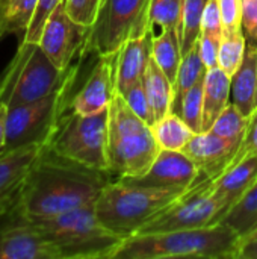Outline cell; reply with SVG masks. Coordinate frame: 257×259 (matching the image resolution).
Instances as JSON below:
<instances>
[{"label": "cell", "instance_id": "cell-41", "mask_svg": "<svg viewBox=\"0 0 257 259\" xmlns=\"http://www.w3.org/2000/svg\"><path fill=\"white\" fill-rule=\"evenodd\" d=\"M6 106H0V150L5 144V121H6Z\"/></svg>", "mask_w": 257, "mask_h": 259}, {"label": "cell", "instance_id": "cell-30", "mask_svg": "<svg viewBox=\"0 0 257 259\" xmlns=\"http://www.w3.org/2000/svg\"><path fill=\"white\" fill-rule=\"evenodd\" d=\"M183 0H150L148 26L151 30L174 29L180 32Z\"/></svg>", "mask_w": 257, "mask_h": 259}, {"label": "cell", "instance_id": "cell-17", "mask_svg": "<svg viewBox=\"0 0 257 259\" xmlns=\"http://www.w3.org/2000/svg\"><path fill=\"white\" fill-rule=\"evenodd\" d=\"M153 30L150 29L141 36L130 38L117 53V93L121 94L130 85L142 80L147 65L151 59Z\"/></svg>", "mask_w": 257, "mask_h": 259}, {"label": "cell", "instance_id": "cell-33", "mask_svg": "<svg viewBox=\"0 0 257 259\" xmlns=\"http://www.w3.org/2000/svg\"><path fill=\"white\" fill-rule=\"evenodd\" d=\"M70 17L85 27H91L103 0H64Z\"/></svg>", "mask_w": 257, "mask_h": 259}, {"label": "cell", "instance_id": "cell-3", "mask_svg": "<svg viewBox=\"0 0 257 259\" xmlns=\"http://www.w3.org/2000/svg\"><path fill=\"white\" fill-rule=\"evenodd\" d=\"M161 147L151 124L138 117L123 96L115 94L108 109V170L114 179L142 176Z\"/></svg>", "mask_w": 257, "mask_h": 259}, {"label": "cell", "instance_id": "cell-15", "mask_svg": "<svg viewBox=\"0 0 257 259\" xmlns=\"http://www.w3.org/2000/svg\"><path fill=\"white\" fill-rule=\"evenodd\" d=\"M238 150V144L214 134L212 131L195 134L183 147V152L198 167L203 182L215 181L223 171H226Z\"/></svg>", "mask_w": 257, "mask_h": 259}, {"label": "cell", "instance_id": "cell-14", "mask_svg": "<svg viewBox=\"0 0 257 259\" xmlns=\"http://www.w3.org/2000/svg\"><path fill=\"white\" fill-rule=\"evenodd\" d=\"M117 53L108 56H97V62L89 71L82 88L73 96L70 109L92 115L109 109L112 99L117 94Z\"/></svg>", "mask_w": 257, "mask_h": 259}, {"label": "cell", "instance_id": "cell-13", "mask_svg": "<svg viewBox=\"0 0 257 259\" xmlns=\"http://www.w3.org/2000/svg\"><path fill=\"white\" fill-rule=\"evenodd\" d=\"M123 181L165 190H189L203 182L198 167L183 150L164 149L142 176Z\"/></svg>", "mask_w": 257, "mask_h": 259}, {"label": "cell", "instance_id": "cell-19", "mask_svg": "<svg viewBox=\"0 0 257 259\" xmlns=\"http://www.w3.org/2000/svg\"><path fill=\"white\" fill-rule=\"evenodd\" d=\"M230 102L250 117L257 106V44L247 41L241 67L232 76Z\"/></svg>", "mask_w": 257, "mask_h": 259}, {"label": "cell", "instance_id": "cell-18", "mask_svg": "<svg viewBox=\"0 0 257 259\" xmlns=\"http://www.w3.org/2000/svg\"><path fill=\"white\" fill-rule=\"evenodd\" d=\"M257 181V155H250L230 165L215 181L214 194L226 205V211Z\"/></svg>", "mask_w": 257, "mask_h": 259}, {"label": "cell", "instance_id": "cell-22", "mask_svg": "<svg viewBox=\"0 0 257 259\" xmlns=\"http://www.w3.org/2000/svg\"><path fill=\"white\" fill-rule=\"evenodd\" d=\"M151 58L161 67V70L167 74V77L174 80L182 62V49H180V36L174 29H158L153 30V46H151Z\"/></svg>", "mask_w": 257, "mask_h": 259}, {"label": "cell", "instance_id": "cell-4", "mask_svg": "<svg viewBox=\"0 0 257 259\" xmlns=\"http://www.w3.org/2000/svg\"><path fill=\"white\" fill-rule=\"evenodd\" d=\"M188 190H165L112 179L97 197L94 208L100 223L121 238L135 235L148 220Z\"/></svg>", "mask_w": 257, "mask_h": 259}, {"label": "cell", "instance_id": "cell-37", "mask_svg": "<svg viewBox=\"0 0 257 259\" xmlns=\"http://www.w3.org/2000/svg\"><path fill=\"white\" fill-rule=\"evenodd\" d=\"M250 155H257V106L256 109L253 111V114L250 115V120H248V126H247V131H245V135H244V140H242V144L239 147V150L236 152L235 158L232 159L230 165L242 161L244 158L250 156ZM229 165V167H230ZM227 167V168H229Z\"/></svg>", "mask_w": 257, "mask_h": 259}, {"label": "cell", "instance_id": "cell-2", "mask_svg": "<svg viewBox=\"0 0 257 259\" xmlns=\"http://www.w3.org/2000/svg\"><path fill=\"white\" fill-rule=\"evenodd\" d=\"M241 244L238 232L217 222L195 229L135 234L123 241L114 259H238Z\"/></svg>", "mask_w": 257, "mask_h": 259}, {"label": "cell", "instance_id": "cell-6", "mask_svg": "<svg viewBox=\"0 0 257 259\" xmlns=\"http://www.w3.org/2000/svg\"><path fill=\"white\" fill-rule=\"evenodd\" d=\"M77 68V65H73L68 77L52 94L30 103L8 108L5 121V144L0 150V156L20 147L32 144L45 146L48 143L61 118L71 106Z\"/></svg>", "mask_w": 257, "mask_h": 259}, {"label": "cell", "instance_id": "cell-1", "mask_svg": "<svg viewBox=\"0 0 257 259\" xmlns=\"http://www.w3.org/2000/svg\"><path fill=\"white\" fill-rule=\"evenodd\" d=\"M114 178L67 159L44 146L18 193V206L30 219L50 217L94 205Z\"/></svg>", "mask_w": 257, "mask_h": 259}, {"label": "cell", "instance_id": "cell-20", "mask_svg": "<svg viewBox=\"0 0 257 259\" xmlns=\"http://www.w3.org/2000/svg\"><path fill=\"white\" fill-rule=\"evenodd\" d=\"M232 77L220 67L206 70L203 79V132L209 131L230 103Z\"/></svg>", "mask_w": 257, "mask_h": 259}, {"label": "cell", "instance_id": "cell-9", "mask_svg": "<svg viewBox=\"0 0 257 259\" xmlns=\"http://www.w3.org/2000/svg\"><path fill=\"white\" fill-rule=\"evenodd\" d=\"M85 167L108 171V109L92 115L67 111L45 144Z\"/></svg>", "mask_w": 257, "mask_h": 259}, {"label": "cell", "instance_id": "cell-21", "mask_svg": "<svg viewBox=\"0 0 257 259\" xmlns=\"http://www.w3.org/2000/svg\"><path fill=\"white\" fill-rule=\"evenodd\" d=\"M142 85L151 106L155 121L165 117L168 112L173 111V100H174V87L173 82L167 77V74L161 70V67L150 59L147 70L142 76Z\"/></svg>", "mask_w": 257, "mask_h": 259}, {"label": "cell", "instance_id": "cell-40", "mask_svg": "<svg viewBox=\"0 0 257 259\" xmlns=\"http://www.w3.org/2000/svg\"><path fill=\"white\" fill-rule=\"evenodd\" d=\"M238 259H257V237L241 244Z\"/></svg>", "mask_w": 257, "mask_h": 259}, {"label": "cell", "instance_id": "cell-16", "mask_svg": "<svg viewBox=\"0 0 257 259\" xmlns=\"http://www.w3.org/2000/svg\"><path fill=\"white\" fill-rule=\"evenodd\" d=\"M42 147V144H32L0 156V215L15 203L20 188Z\"/></svg>", "mask_w": 257, "mask_h": 259}, {"label": "cell", "instance_id": "cell-36", "mask_svg": "<svg viewBox=\"0 0 257 259\" xmlns=\"http://www.w3.org/2000/svg\"><path fill=\"white\" fill-rule=\"evenodd\" d=\"M201 33H208L217 39L223 38L224 26L223 18L218 6V0H208L203 11V20H201Z\"/></svg>", "mask_w": 257, "mask_h": 259}, {"label": "cell", "instance_id": "cell-12", "mask_svg": "<svg viewBox=\"0 0 257 259\" xmlns=\"http://www.w3.org/2000/svg\"><path fill=\"white\" fill-rule=\"evenodd\" d=\"M88 29L74 21L67 8L65 2L61 0L56 9L52 12L44 24L39 36V47L48 56V59L62 71L68 70L77 53H82L85 46Z\"/></svg>", "mask_w": 257, "mask_h": 259}, {"label": "cell", "instance_id": "cell-7", "mask_svg": "<svg viewBox=\"0 0 257 259\" xmlns=\"http://www.w3.org/2000/svg\"><path fill=\"white\" fill-rule=\"evenodd\" d=\"M71 67L59 70L38 42L20 41L14 58L0 74V106L14 108L52 94L68 77Z\"/></svg>", "mask_w": 257, "mask_h": 259}, {"label": "cell", "instance_id": "cell-11", "mask_svg": "<svg viewBox=\"0 0 257 259\" xmlns=\"http://www.w3.org/2000/svg\"><path fill=\"white\" fill-rule=\"evenodd\" d=\"M0 259H61L58 249L21 211L17 200L0 215Z\"/></svg>", "mask_w": 257, "mask_h": 259}, {"label": "cell", "instance_id": "cell-23", "mask_svg": "<svg viewBox=\"0 0 257 259\" xmlns=\"http://www.w3.org/2000/svg\"><path fill=\"white\" fill-rule=\"evenodd\" d=\"M244 240L257 228V181L220 217Z\"/></svg>", "mask_w": 257, "mask_h": 259}, {"label": "cell", "instance_id": "cell-32", "mask_svg": "<svg viewBox=\"0 0 257 259\" xmlns=\"http://www.w3.org/2000/svg\"><path fill=\"white\" fill-rule=\"evenodd\" d=\"M118 94V93H117ZM120 96H123V99L126 100V103L129 105V108L138 115L141 117L144 121H147L148 124H153L155 123V115H153V111H151V106L148 103V99H147V94H145V90H144V85H142V80L130 85L127 90H124Z\"/></svg>", "mask_w": 257, "mask_h": 259}, {"label": "cell", "instance_id": "cell-5", "mask_svg": "<svg viewBox=\"0 0 257 259\" xmlns=\"http://www.w3.org/2000/svg\"><path fill=\"white\" fill-rule=\"evenodd\" d=\"M30 220L58 249L61 259H114L124 241L100 223L94 205Z\"/></svg>", "mask_w": 257, "mask_h": 259}, {"label": "cell", "instance_id": "cell-28", "mask_svg": "<svg viewBox=\"0 0 257 259\" xmlns=\"http://www.w3.org/2000/svg\"><path fill=\"white\" fill-rule=\"evenodd\" d=\"M245 49L247 38L244 32H224L218 50V67L232 77L242 64Z\"/></svg>", "mask_w": 257, "mask_h": 259}, {"label": "cell", "instance_id": "cell-10", "mask_svg": "<svg viewBox=\"0 0 257 259\" xmlns=\"http://www.w3.org/2000/svg\"><path fill=\"white\" fill-rule=\"evenodd\" d=\"M226 212V205L214 194L212 181L189 188L177 200L148 220L136 234L195 229L214 225Z\"/></svg>", "mask_w": 257, "mask_h": 259}, {"label": "cell", "instance_id": "cell-38", "mask_svg": "<svg viewBox=\"0 0 257 259\" xmlns=\"http://www.w3.org/2000/svg\"><path fill=\"white\" fill-rule=\"evenodd\" d=\"M242 32L248 42L257 44V0H242Z\"/></svg>", "mask_w": 257, "mask_h": 259}, {"label": "cell", "instance_id": "cell-34", "mask_svg": "<svg viewBox=\"0 0 257 259\" xmlns=\"http://www.w3.org/2000/svg\"><path fill=\"white\" fill-rule=\"evenodd\" d=\"M59 2L61 0H38L36 12L33 15V20H32L24 38L21 39L23 42H38L39 41L44 24L48 20V17L52 15V12L56 9Z\"/></svg>", "mask_w": 257, "mask_h": 259}, {"label": "cell", "instance_id": "cell-42", "mask_svg": "<svg viewBox=\"0 0 257 259\" xmlns=\"http://www.w3.org/2000/svg\"><path fill=\"white\" fill-rule=\"evenodd\" d=\"M256 237H257V228H256V229H254V231H253V232H251V234H250V235H248V237H245V238L242 240V243H244V241H247V240L256 238Z\"/></svg>", "mask_w": 257, "mask_h": 259}, {"label": "cell", "instance_id": "cell-31", "mask_svg": "<svg viewBox=\"0 0 257 259\" xmlns=\"http://www.w3.org/2000/svg\"><path fill=\"white\" fill-rule=\"evenodd\" d=\"M203 79L188 90L176 112L195 134L203 132Z\"/></svg>", "mask_w": 257, "mask_h": 259}, {"label": "cell", "instance_id": "cell-25", "mask_svg": "<svg viewBox=\"0 0 257 259\" xmlns=\"http://www.w3.org/2000/svg\"><path fill=\"white\" fill-rule=\"evenodd\" d=\"M151 129L159 147L164 150H183V147L195 135L185 120L173 111L155 121Z\"/></svg>", "mask_w": 257, "mask_h": 259}, {"label": "cell", "instance_id": "cell-8", "mask_svg": "<svg viewBox=\"0 0 257 259\" xmlns=\"http://www.w3.org/2000/svg\"><path fill=\"white\" fill-rule=\"evenodd\" d=\"M150 0H103L80 56L115 55L130 38L150 30Z\"/></svg>", "mask_w": 257, "mask_h": 259}, {"label": "cell", "instance_id": "cell-24", "mask_svg": "<svg viewBox=\"0 0 257 259\" xmlns=\"http://www.w3.org/2000/svg\"><path fill=\"white\" fill-rule=\"evenodd\" d=\"M36 6L38 0H0V36L15 35L21 41L33 20Z\"/></svg>", "mask_w": 257, "mask_h": 259}, {"label": "cell", "instance_id": "cell-39", "mask_svg": "<svg viewBox=\"0 0 257 259\" xmlns=\"http://www.w3.org/2000/svg\"><path fill=\"white\" fill-rule=\"evenodd\" d=\"M220 42L221 39H217L208 33H201L200 39H198V49H200V55L203 59L204 67L214 68L218 67V50H220Z\"/></svg>", "mask_w": 257, "mask_h": 259}, {"label": "cell", "instance_id": "cell-27", "mask_svg": "<svg viewBox=\"0 0 257 259\" xmlns=\"http://www.w3.org/2000/svg\"><path fill=\"white\" fill-rule=\"evenodd\" d=\"M206 2L208 0H183V11H182L180 32H179L182 56H185L192 47L198 44Z\"/></svg>", "mask_w": 257, "mask_h": 259}, {"label": "cell", "instance_id": "cell-35", "mask_svg": "<svg viewBox=\"0 0 257 259\" xmlns=\"http://www.w3.org/2000/svg\"><path fill=\"white\" fill-rule=\"evenodd\" d=\"M224 32H242V0H218Z\"/></svg>", "mask_w": 257, "mask_h": 259}, {"label": "cell", "instance_id": "cell-29", "mask_svg": "<svg viewBox=\"0 0 257 259\" xmlns=\"http://www.w3.org/2000/svg\"><path fill=\"white\" fill-rule=\"evenodd\" d=\"M248 120H250V117L244 115L238 109V106H235L230 102L224 108V111L220 114V117L215 120V123L212 124V127L209 131H212L214 134H217L241 147L247 126H248Z\"/></svg>", "mask_w": 257, "mask_h": 259}, {"label": "cell", "instance_id": "cell-43", "mask_svg": "<svg viewBox=\"0 0 257 259\" xmlns=\"http://www.w3.org/2000/svg\"><path fill=\"white\" fill-rule=\"evenodd\" d=\"M0 39H2V36H0Z\"/></svg>", "mask_w": 257, "mask_h": 259}, {"label": "cell", "instance_id": "cell-26", "mask_svg": "<svg viewBox=\"0 0 257 259\" xmlns=\"http://www.w3.org/2000/svg\"><path fill=\"white\" fill-rule=\"evenodd\" d=\"M206 67L203 64L198 44L192 47L183 58L174 80V100H173V112H177V108L180 105V100L188 93L189 88H192L198 80L204 77Z\"/></svg>", "mask_w": 257, "mask_h": 259}]
</instances>
